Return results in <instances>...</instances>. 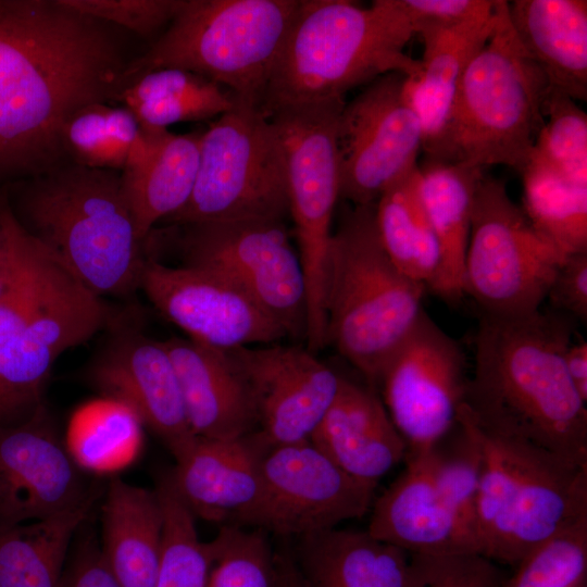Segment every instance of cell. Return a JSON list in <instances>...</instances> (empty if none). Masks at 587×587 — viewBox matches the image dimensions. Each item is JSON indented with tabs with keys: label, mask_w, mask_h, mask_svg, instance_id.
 Here are the masks:
<instances>
[{
	"label": "cell",
	"mask_w": 587,
	"mask_h": 587,
	"mask_svg": "<svg viewBox=\"0 0 587 587\" xmlns=\"http://www.w3.org/2000/svg\"><path fill=\"white\" fill-rule=\"evenodd\" d=\"M129 61L111 24L60 0H0V190L70 163L66 122L114 102Z\"/></svg>",
	"instance_id": "obj_1"
},
{
	"label": "cell",
	"mask_w": 587,
	"mask_h": 587,
	"mask_svg": "<svg viewBox=\"0 0 587 587\" xmlns=\"http://www.w3.org/2000/svg\"><path fill=\"white\" fill-rule=\"evenodd\" d=\"M573 321L554 310L484 313L464 405L491 433L587 464V407L564 362Z\"/></svg>",
	"instance_id": "obj_2"
},
{
	"label": "cell",
	"mask_w": 587,
	"mask_h": 587,
	"mask_svg": "<svg viewBox=\"0 0 587 587\" xmlns=\"http://www.w3.org/2000/svg\"><path fill=\"white\" fill-rule=\"evenodd\" d=\"M10 188L20 224L92 294L125 299L139 289L147 254L120 172L70 162Z\"/></svg>",
	"instance_id": "obj_3"
},
{
	"label": "cell",
	"mask_w": 587,
	"mask_h": 587,
	"mask_svg": "<svg viewBox=\"0 0 587 587\" xmlns=\"http://www.w3.org/2000/svg\"><path fill=\"white\" fill-rule=\"evenodd\" d=\"M398 0L362 8L348 0H300L270 74L260 110L344 99L352 88L391 72L420 71L404 52L414 36Z\"/></svg>",
	"instance_id": "obj_4"
},
{
	"label": "cell",
	"mask_w": 587,
	"mask_h": 587,
	"mask_svg": "<svg viewBox=\"0 0 587 587\" xmlns=\"http://www.w3.org/2000/svg\"><path fill=\"white\" fill-rule=\"evenodd\" d=\"M457 423L480 459L477 553L515 567L534 550L587 519V464L479 426L464 403Z\"/></svg>",
	"instance_id": "obj_5"
},
{
	"label": "cell",
	"mask_w": 587,
	"mask_h": 587,
	"mask_svg": "<svg viewBox=\"0 0 587 587\" xmlns=\"http://www.w3.org/2000/svg\"><path fill=\"white\" fill-rule=\"evenodd\" d=\"M425 290L387 255L376 226L375 203L345 207L327 257V345L372 388H377L385 365L423 314Z\"/></svg>",
	"instance_id": "obj_6"
},
{
	"label": "cell",
	"mask_w": 587,
	"mask_h": 587,
	"mask_svg": "<svg viewBox=\"0 0 587 587\" xmlns=\"http://www.w3.org/2000/svg\"><path fill=\"white\" fill-rule=\"evenodd\" d=\"M507 3L498 0L494 32L463 74L435 160L517 172L528 162L550 86L519 41Z\"/></svg>",
	"instance_id": "obj_7"
},
{
	"label": "cell",
	"mask_w": 587,
	"mask_h": 587,
	"mask_svg": "<svg viewBox=\"0 0 587 587\" xmlns=\"http://www.w3.org/2000/svg\"><path fill=\"white\" fill-rule=\"evenodd\" d=\"M300 0H184L167 28L126 65L122 89L153 70L196 73L260 103Z\"/></svg>",
	"instance_id": "obj_8"
},
{
	"label": "cell",
	"mask_w": 587,
	"mask_h": 587,
	"mask_svg": "<svg viewBox=\"0 0 587 587\" xmlns=\"http://www.w3.org/2000/svg\"><path fill=\"white\" fill-rule=\"evenodd\" d=\"M289 214L285 160L270 118L253 103L234 105L202 132L190 198L162 224L284 221Z\"/></svg>",
	"instance_id": "obj_9"
},
{
	"label": "cell",
	"mask_w": 587,
	"mask_h": 587,
	"mask_svg": "<svg viewBox=\"0 0 587 587\" xmlns=\"http://www.w3.org/2000/svg\"><path fill=\"white\" fill-rule=\"evenodd\" d=\"M344 99L284 108L272 122L284 153L289 214L307 290V348L327 346L325 278L340 198L338 122Z\"/></svg>",
	"instance_id": "obj_10"
},
{
	"label": "cell",
	"mask_w": 587,
	"mask_h": 587,
	"mask_svg": "<svg viewBox=\"0 0 587 587\" xmlns=\"http://www.w3.org/2000/svg\"><path fill=\"white\" fill-rule=\"evenodd\" d=\"M565 258L511 200L504 183L484 173L474 198L464 294L487 314L537 311Z\"/></svg>",
	"instance_id": "obj_11"
},
{
	"label": "cell",
	"mask_w": 587,
	"mask_h": 587,
	"mask_svg": "<svg viewBox=\"0 0 587 587\" xmlns=\"http://www.w3.org/2000/svg\"><path fill=\"white\" fill-rule=\"evenodd\" d=\"M180 265L212 271L246 291L285 330L307 334V290L284 221L235 220L165 226Z\"/></svg>",
	"instance_id": "obj_12"
},
{
	"label": "cell",
	"mask_w": 587,
	"mask_h": 587,
	"mask_svg": "<svg viewBox=\"0 0 587 587\" xmlns=\"http://www.w3.org/2000/svg\"><path fill=\"white\" fill-rule=\"evenodd\" d=\"M376 486L347 474L309 440L274 446L255 499L226 525L285 539L325 532L370 512Z\"/></svg>",
	"instance_id": "obj_13"
},
{
	"label": "cell",
	"mask_w": 587,
	"mask_h": 587,
	"mask_svg": "<svg viewBox=\"0 0 587 587\" xmlns=\"http://www.w3.org/2000/svg\"><path fill=\"white\" fill-rule=\"evenodd\" d=\"M122 316L60 263L41 304L0 352V425L21 423L42 408L57 359Z\"/></svg>",
	"instance_id": "obj_14"
},
{
	"label": "cell",
	"mask_w": 587,
	"mask_h": 587,
	"mask_svg": "<svg viewBox=\"0 0 587 587\" xmlns=\"http://www.w3.org/2000/svg\"><path fill=\"white\" fill-rule=\"evenodd\" d=\"M469 378L462 348L424 311L377 385L407 453L436 447L455 427Z\"/></svg>",
	"instance_id": "obj_15"
},
{
	"label": "cell",
	"mask_w": 587,
	"mask_h": 587,
	"mask_svg": "<svg viewBox=\"0 0 587 587\" xmlns=\"http://www.w3.org/2000/svg\"><path fill=\"white\" fill-rule=\"evenodd\" d=\"M405 76L391 72L375 78L340 112V198L352 205L376 203L419 166L422 129L403 98Z\"/></svg>",
	"instance_id": "obj_16"
},
{
	"label": "cell",
	"mask_w": 587,
	"mask_h": 587,
	"mask_svg": "<svg viewBox=\"0 0 587 587\" xmlns=\"http://www.w3.org/2000/svg\"><path fill=\"white\" fill-rule=\"evenodd\" d=\"M139 289L187 338L217 350L275 344L287 337L246 291L202 267L166 265L147 254Z\"/></svg>",
	"instance_id": "obj_17"
},
{
	"label": "cell",
	"mask_w": 587,
	"mask_h": 587,
	"mask_svg": "<svg viewBox=\"0 0 587 587\" xmlns=\"http://www.w3.org/2000/svg\"><path fill=\"white\" fill-rule=\"evenodd\" d=\"M225 351L248 385L264 439L272 447L309 440L342 376L302 346L275 342Z\"/></svg>",
	"instance_id": "obj_18"
},
{
	"label": "cell",
	"mask_w": 587,
	"mask_h": 587,
	"mask_svg": "<svg viewBox=\"0 0 587 587\" xmlns=\"http://www.w3.org/2000/svg\"><path fill=\"white\" fill-rule=\"evenodd\" d=\"M60 439L46 405L0 425V522L48 519L98 498Z\"/></svg>",
	"instance_id": "obj_19"
},
{
	"label": "cell",
	"mask_w": 587,
	"mask_h": 587,
	"mask_svg": "<svg viewBox=\"0 0 587 587\" xmlns=\"http://www.w3.org/2000/svg\"><path fill=\"white\" fill-rule=\"evenodd\" d=\"M88 370L101 395L130 407L174 459L195 442L172 360L162 341L143 335L123 316Z\"/></svg>",
	"instance_id": "obj_20"
},
{
	"label": "cell",
	"mask_w": 587,
	"mask_h": 587,
	"mask_svg": "<svg viewBox=\"0 0 587 587\" xmlns=\"http://www.w3.org/2000/svg\"><path fill=\"white\" fill-rule=\"evenodd\" d=\"M434 452L407 453L405 469L374 499L366 532L408 553H474L438 489Z\"/></svg>",
	"instance_id": "obj_21"
},
{
	"label": "cell",
	"mask_w": 587,
	"mask_h": 587,
	"mask_svg": "<svg viewBox=\"0 0 587 587\" xmlns=\"http://www.w3.org/2000/svg\"><path fill=\"white\" fill-rule=\"evenodd\" d=\"M271 447L259 430L232 439L197 437L175 460L174 486L195 517L226 525L255 499Z\"/></svg>",
	"instance_id": "obj_22"
},
{
	"label": "cell",
	"mask_w": 587,
	"mask_h": 587,
	"mask_svg": "<svg viewBox=\"0 0 587 587\" xmlns=\"http://www.w3.org/2000/svg\"><path fill=\"white\" fill-rule=\"evenodd\" d=\"M309 441L350 476L376 485L408 452L375 389L344 376Z\"/></svg>",
	"instance_id": "obj_23"
},
{
	"label": "cell",
	"mask_w": 587,
	"mask_h": 587,
	"mask_svg": "<svg viewBox=\"0 0 587 587\" xmlns=\"http://www.w3.org/2000/svg\"><path fill=\"white\" fill-rule=\"evenodd\" d=\"M175 369L192 433L210 439H232L259 429L248 385L225 350L189 338L162 341Z\"/></svg>",
	"instance_id": "obj_24"
},
{
	"label": "cell",
	"mask_w": 587,
	"mask_h": 587,
	"mask_svg": "<svg viewBox=\"0 0 587 587\" xmlns=\"http://www.w3.org/2000/svg\"><path fill=\"white\" fill-rule=\"evenodd\" d=\"M496 22L497 3L477 17L419 30L424 45L421 67L405 76L402 93L420 121L425 158H437L463 74L488 41Z\"/></svg>",
	"instance_id": "obj_25"
},
{
	"label": "cell",
	"mask_w": 587,
	"mask_h": 587,
	"mask_svg": "<svg viewBox=\"0 0 587 587\" xmlns=\"http://www.w3.org/2000/svg\"><path fill=\"white\" fill-rule=\"evenodd\" d=\"M201 134L180 135L167 128L140 126L120 176L142 241L190 198L198 173Z\"/></svg>",
	"instance_id": "obj_26"
},
{
	"label": "cell",
	"mask_w": 587,
	"mask_h": 587,
	"mask_svg": "<svg viewBox=\"0 0 587 587\" xmlns=\"http://www.w3.org/2000/svg\"><path fill=\"white\" fill-rule=\"evenodd\" d=\"M522 47L549 86L573 100L587 99V1H508Z\"/></svg>",
	"instance_id": "obj_27"
},
{
	"label": "cell",
	"mask_w": 587,
	"mask_h": 587,
	"mask_svg": "<svg viewBox=\"0 0 587 587\" xmlns=\"http://www.w3.org/2000/svg\"><path fill=\"white\" fill-rule=\"evenodd\" d=\"M101 552L122 587H153L163 539L155 489L111 478L102 502Z\"/></svg>",
	"instance_id": "obj_28"
},
{
	"label": "cell",
	"mask_w": 587,
	"mask_h": 587,
	"mask_svg": "<svg viewBox=\"0 0 587 587\" xmlns=\"http://www.w3.org/2000/svg\"><path fill=\"white\" fill-rule=\"evenodd\" d=\"M295 540L307 587H407L410 553L366 530L333 528Z\"/></svg>",
	"instance_id": "obj_29"
},
{
	"label": "cell",
	"mask_w": 587,
	"mask_h": 587,
	"mask_svg": "<svg viewBox=\"0 0 587 587\" xmlns=\"http://www.w3.org/2000/svg\"><path fill=\"white\" fill-rule=\"evenodd\" d=\"M421 197L438 240L440 265L429 289L446 300L464 295V264L475 192L483 168L425 158Z\"/></svg>",
	"instance_id": "obj_30"
},
{
	"label": "cell",
	"mask_w": 587,
	"mask_h": 587,
	"mask_svg": "<svg viewBox=\"0 0 587 587\" xmlns=\"http://www.w3.org/2000/svg\"><path fill=\"white\" fill-rule=\"evenodd\" d=\"M96 499L43 520L0 522V587H62L72 539Z\"/></svg>",
	"instance_id": "obj_31"
},
{
	"label": "cell",
	"mask_w": 587,
	"mask_h": 587,
	"mask_svg": "<svg viewBox=\"0 0 587 587\" xmlns=\"http://www.w3.org/2000/svg\"><path fill=\"white\" fill-rule=\"evenodd\" d=\"M115 102L129 109L140 126L167 128L217 117L234 105L235 95L196 73L165 67L133 79Z\"/></svg>",
	"instance_id": "obj_32"
},
{
	"label": "cell",
	"mask_w": 587,
	"mask_h": 587,
	"mask_svg": "<svg viewBox=\"0 0 587 587\" xmlns=\"http://www.w3.org/2000/svg\"><path fill=\"white\" fill-rule=\"evenodd\" d=\"M143 428L130 407L101 395L74 411L63 442L80 471L111 475L138 459L143 448Z\"/></svg>",
	"instance_id": "obj_33"
},
{
	"label": "cell",
	"mask_w": 587,
	"mask_h": 587,
	"mask_svg": "<svg viewBox=\"0 0 587 587\" xmlns=\"http://www.w3.org/2000/svg\"><path fill=\"white\" fill-rule=\"evenodd\" d=\"M375 220L380 242L395 266L429 288L440 265V250L421 197L419 166L379 197Z\"/></svg>",
	"instance_id": "obj_34"
},
{
	"label": "cell",
	"mask_w": 587,
	"mask_h": 587,
	"mask_svg": "<svg viewBox=\"0 0 587 587\" xmlns=\"http://www.w3.org/2000/svg\"><path fill=\"white\" fill-rule=\"evenodd\" d=\"M520 173L522 209L533 226L565 255L587 252V186L533 157Z\"/></svg>",
	"instance_id": "obj_35"
},
{
	"label": "cell",
	"mask_w": 587,
	"mask_h": 587,
	"mask_svg": "<svg viewBox=\"0 0 587 587\" xmlns=\"http://www.w3.org/2000/svg\"><path fill=\"white\" fill-rule=\"evenodd\" d=\"M209 542L208 587H284L296 564L290 539L263 530L222 525Z\"/></svg>",
	"instance_id": "obj_36"
},
{
	"label": "cell",
	"mask_w": 587,
	"mask_h": 587,
	"mask_svg": "<svg viewBox=\"0 0 587 587\" xmlns=\"http://www.w3.org/2000/svg\"><path fill=\"white\" fill-rule=\"evenodd\" d=\"M140 134V124L126 107L95 102L66 122L62 140L71 163L122 172Z\"/></svg>",
	"instance_id": "obj_37"
},
{
	"label": "cell",
	"mask_w": 587,
	"mask_h": 587,
	"mask_svg": "<svg viewBox=\"0 0 587 587\" xmlns=\"http://www.w3.org/2000/svg\"><path fill=\"white\" fill-rule=\"evenodd\" d=\"M163 512L160 565L153 587H208L212 555L199 539L195 515L179 497L171 471L157 482Z\"/></svg>",
	"instance_id": "obj_38"
},
{
	"label": "cell",
	"mask_w": 587,
	"mask_h": 587,
	"mask_svg": "<svg viewBox=\"0 0 587 587\" xmlns=\"http://www.w3.org/2000/svg\"><path fill=\"white\" fill-rule=\"evenodd\" d=\"M545 123L530 157L567 179L587 186V114L575 100L549 87L544 102Z\"/></svg>",
	"instance_id": "obj_39"
},
{
	"label": "cell",
	"mask_w": 587,
	"mask_h": 587,
	"mask_svg": "<svg viewBox=\"0 0 587 587\" xmlns=\"http://www.w3.org/2000/svg\"><path fill=\"white\" fill-rule=\"evenodd\" d=\"M499 587H587V519L529 553Z\"/></svg>",
	"instance_id": "obj_40"
},
{
	"label": "cell",
	"mask_w": 587,
	"mask_h": 587,
	"mask_svg": "<svg viewBox=\"0 0 587 587\" xmlns=\"http://www.w3.org/2000/svg\"><path fill=\"white\" fill-rule=\"evenodd\" d=\"M457 427L459 438L452 452L444 453L438 445L435 447L434 474L465 542L472 552L477 553L475 536L480 459L470 434L458 423Z\"/></svg>",
	"instance_id": "obj_41"
},
{
	"label": "cell",
	"mask_w": 587,
	"mask_h": 587,
	"mask_svg": "<svg viewBox=\"0 0 587 587\" xmlns=\"http://www.w3.org/2000/svg\"><path fill=\"white\" fill-rule=\"evenodd\" d=\"M496 562L478 553H410L407 587H499Z\"/></svg>",
	"instance_id": "obj_42"
},
{
	"label": "cell",
	"mask_w": 587,
	"mask_h": 587,
	"mask_svg": "<svg viewBox=\"0 0 587 587\" xmlns=\"http://www.w3.org/2000/svg\"><path fill=\"white\" fill-rule=\"evenodd\" d=\"M83 15L150 37L168 25L184 0H60Z\"/></svg>",
	"instance_id": "obj_43"
},
{
	"label": "cell",
	"mask_w": 587,
	"mask_h": 587,
	"mask_svg": "<svg viewBox=\"0 0 587 587\" xmlns=\"http://www.w3.org/2000/svg\"><path fill=\"white\" fill-rule=\"evenodd\" d=\"M58 267L59 261L41 246L27 274L0 301V352L18 334L41 304Z\"/></svg>",
	"instance_id": "obj_44"
},
{
	"label": "cell",
	"mask_w": 587,
	"mask_h": 587,
	"mask_svg": "<svg viewBox=\"0 0 587 587\" xmlns=\"http://www.w3.org/2000/svg\"><path fill=\"white\" fill-rule=\"evenodd\" d=\"M40 247L14 215L7 190H0V301L27 274Z\"/></svg>",
	"instance_id": "obj_45"
},
{
	"label": "cell",
	"mask_w": 587,
	"mask_h": 587,
	"mask_svg": "<svg viewBox=\"0 0 587 587\" xmlns=\"http://www.w3.org/2000/svg\"><path fill=\"white\" fill-rule=\"evenodd\" d=\"M414 34L429 26H450L492 11L497 0H398Z\"/></svg>",
	"instance_id": "obj_46"
},
{
	"label": "cell",
	"mask_w": 587,
	"mask_h": 587,
	"mask_svg": "<svg viewBox=\"0 0 587 587\" xmlns=\"http://www.w3.org/2000/svg\"><path fill=\"white\" fill-rule=\"evenodd\" d=\"M554 311L587 320V252L569 254L560 265L547 298Z\"/></svg>",
	"instance_id": "obj_47"
},
{
	"label": "cell",
	"mask_w": 587,
	"mask_h": 587,
	"mask_svg": "<svg viewBox=\"0 0 587 587\" xmlns=\"http://www.w3.org/2000/svg\"><path fill=\"white\" fill-rule=\"evenodd\" d=\"M62 587H122L93 537L82 540L65 566Z\"/></svg>",
	"instance_id": "obj_48"
},
{
	"label": "cell",
	"mask_w": 587,
	"mask_h": 587,
	"mask_svg": "<svg viewBox=\"0 0 587 587\" xmlns=\"http://www.w3.org/2000/svg\"><path fill=\"white\" fill-rule=\"evenodd\" d=\"M564 362L574 387L587 403V344L571 342L565 351Z\"/></svg>",
	"instance_id": "obj_49"
},
{
	"label": "cell",
	"mask_w": 587,
	"mask_h": 587,
	"mask_svg": "<svg viewBox=\"0 0 587 587\" xmlns=\"http://www.w3.org/2000/svg\"><path fill=\"white\" fill-rule=\"evenodd\" d=\"M284 587H307L297 561L295 566L291 569Z\"/></svg>",
	"instance_id": "obj_50"
}]
</instances>
